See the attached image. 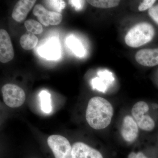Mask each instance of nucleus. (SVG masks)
I'll return each instance as SVG.
<instances>
[{"label": "nucleus", "instance_id": "1", "mask_svg": "<svg viewBox=\"0 0 158 158\" xmlns=\"http://www.w3.org/2000/svg\"><path fill=\"white\" fill-rule=\"evenodd\" d=\"M113 113V108L110 102L100 97H94L88 102L86 120L92 128L103 129L111 123Z\"/></svg>", "mask_w": 158, "mask_h": 158}, {"label": "nucleus", "instance_id": "2", "mask_svg": "<svg viewBox=\"0 0 158 158\" xmlns=\"http://www.w3.org/2000/svg\"><path fill=\"white\" fill-rule=\"evenodd\" d=\"M154 28L148 23H139L130 29L125 37L126 44L130 47H139L150 42L155 36Z\"/></svg>", "mask_w": 158, "mask_h": 158}, {"label": "nucleus", "instance_id": "3", "mask_svg": "<svg viewBox=\"0 0 158 158\" xmlns=\"http://www.w3.org/2000/svg\"><path fill=\"white\" fill-rule=\"evenodd\" d=\"M2 91L4 102L9 107H19L25 101L24 91L17 85L6 84L2 88Z\"/></svg>", "mask_w": 158, "mask_h": 158}, {"label": "nucleus", "instance_id": "4", "mask_svg": "<svg viewBox=\"0 0 158 158\" xmlns=\"http://www.w3.org/2000/svg\"><path fill=\"white\" fill-rule=\"evenodd\" d=\"M149 110L148 105L145 102H138L132 109V115L138 127L141 129L150 131L154 129L155 123L150 116L145 114Z\"/></svg>", "mask_w": 158, "mask_h": 158}, {"label": "nucleus", "instance_id": "5", "mask_svg": "<svg viewBox=\"0 0 158 158\" xmlns=\"http://www.w3.org/2000/svg\"><path fill=\"white\" fill-rule=\"evenodd\" d=\"M48 144L55 158H73L72 147L63 136L52 135L48 138Z\"/></svg>", "mask_w": 158, "mask_h": 158}, {"label": "nucleus", "instance_id": "6", "mask_svg": "<svg viewBox=\"0 0 158 158\" xmlns=\"http://www.w3.org/2000/svg\"><path fill=\"white\" fill-rule=\"evenodd\" d=\"M33 14L44 25H58L62 22V15L56 11H49L40 4L34 6Z\"/></svg>", "mask_w": 158, "mask_h": 158}, {"label": "nucleus", "instance_id": "7", "mask_svg": "<svg viewBox=\"0 0 158 158\" xmlns=\"http://www.w3.org/2000/svg\"><path fill=\"white\" fill-rule=\"evenodd\" d=\"M14 57V51L8 32L0 30V61L3 63L10 62Z\"/></svg>", "mask_w": 158, "mask_h": 158}, {"label": "nucleus", "instance_id": "8", "mask_svg": "<svg viewBox=\"0 0 158 158\" xmlns=\"http://www.w3.org/2000/svg\"><path fill=\"white\" fill-rule=\"evenodd\" d=\"M41 56L48 60H57L61 56V48L58 39L52 38L38 50Z\"/></svg>", "mask_w": 158, "mask_h": 158}, {"label": "nucleus", "instance_id": "9", "mask_svg": "<svg viewBox=\"0 0 158 158\" xmlns=\"http://www.w3.org/2000/svg\"><path fill=\"white\" fill-rule=\"evenodd\" d=\"M139 132L138 126L133 117L127 116L123 118L122 125V137L125 141L128 142H133L135 141Z\"/></svg>", "mask_w": 158, "mask_h": 158}, {"label": "nucleus", "instance_id": "10", "mask_svg": "<svg viewBox=\"0 0 158 158\" xmlns=\"http://www.w3.org/2000/svg\"><path fill=\"white\" fill-rule=\"evenodd\" d=\"M72 154L73 158H103L98 150L81 142L73 145Z\"/></svg>", "mask_w": 158, "mask_h": 158}, {"label": "nucleus", "instance_id": "11", "mask_svg": "<svg viewBox=\"0 0 158 158\" xmlns=\"http://www.w3.org/2000/svg\"><path fill=\"white\" fill-rule=\"evenodd\" d=\"M135 59L143 66L153 67L158 65V48L140 50L136 53Z\"/></svg>", "mask_w": 158, "mask_h": 158}, {"label": "nucleus", "instance_id": "12", "mask_svg": "<svg viewBox=\"0 0 158 158\" xmlns=\"http://www.w3.org/2000/svg\"><path fill=\"white\" fill-rule=\"evenodd\" d=\"M35 0H20L14 6L12 12V17L18 22L25 19L28 14L36 3Z\"/></svg>", "mask_w": 158, "mask_h": 158}, {"label": "nucleus", "instance_id": "13", "mask_svg": "<svg viewBox=\"0 0 158 158\" xmlns=\"http://www.w3.org/2000/svg\"><path fill=\"white\" fill-rule=\"evenodd\" d=\"M98 74L99 77H95L92 80L91 84L94 89H96L101 92H106L108 86L111 85L114 81L112 73L108 71L98 72Z\"/></svg>", "mask_w": 158, "mask_h": 158}, {"label": "nucleus", "instance_id": "14", "mask_svg": "<svg viewBox=\"0 0 158 158\" xmlns=\"http://www.w3.org/2000/svg\"><path fill=\"white\" fill-rule=\"evenodd\" d=\"M37 37L30 32L23 34L20 39L21 46L26 50H30L34 48L37 45Z\"/></svg>", "mask_w": 158, "mask_h": 158}, {"label": "nucleus", "instance_id": "15", "mask_svg": "<svg viewBox=\"0 0 158 158\" xmlns=\"http://www.w3.org/2000/svg\"><path fill=\"white\" fill-rule=\"evenodd\" d=\"M67 44L69 48L76 56L81 57L85 55V52L84 47L78 40L73 36L68 37Z\"/></svg>", "mask_w": 158, "mask_h": 158}, {"label": "nucleus", "instance_id": "16", "mask_svg": "<svg viewBox=\"0 0 158 158\" xmlns=\"http://www.w3.org/2000/svg\"><path fill=\"white\" fill-rule=\"evenodd\" d=\"M39 95L41 110L44 113H50L52 111L50 94L46 90H43Z\"/></svg>", "mask_w": 158, "mask_h": 158}, {"label": "nucleus", "instance_id": "17", "mask_svg": "<svg viewBox=\"0 0 158 158\" xmlns=\"http://www.w3.org/2000/svg\"><path fill=\"white\" fill-rule=\"evenodd\" d=\"M89 4L96 8L108 9L114 8L118 6L120 1L116 0H93L87 1Z\"/></svg>", "mask_w": 158, "mask_h": 158}, {"label": "nucleus", "instance_id": "18", "mask_svg": "<svg viewBox=\"0 0 158 158\" xmlns=\"http://www.w3.org/2000/svg\"><path fill=\"white\" fill-rule=\"evenodd\" d=\"M25 27L30 33L34 34H40L43 32L42 26L37 21L29 19L24 23Z\"/></svg>", "mask_w": 158, "mask_h": 158}, {"label": "nucleus", "instance_id": "19", "mask_svg": "<svg viewBox=\"0 0 158 158\" xmlns=\"http://www.w3.org/2000/svg\"><path fill=\"white\" fill-rule=\"evenodd\" d=\"M47 6L51 9L56 11L57 12H61L65 7V2L61 0H55V1H45Z\"/></svg>", "mask_w": 158, "mask_h": 158}, {"label": "nucleus", "instance_id": "20", "mask_svg": "<svg viewBox=\"0 0 158 158\" xmlns=\"http://www.w3.org/2000/svg\"><path fill=\"white\" fill-rule=\"evenodd\" d=\"M156 2L155 0H145L139 5L138 10L140 11H144L148 9H150L153 6Z\"/></svg>", "mask_w": 158, "mask_h": 158}, {"label": "nucleus", "instance_id": "21", "mask_svg": "<svg viewBox=\"0 0 158 158\" xmlns=\"http://www.w3.org/2000/svg\"><path fill=\"white\" fill-rule=\"evenodd\" d=\"M148 13L150 17L158 25V4L149 9Z\"/></svg>", "mask_w": 158, "mask_h": 158}, {"label": "nucleus", "instance_id": "22", "mask_svg": "<svg viewBox=\"0 0 158 158\" xmlns=\"http://www.w3.org/2000/svg\"><path fill=\"white\" fill-rule=\"evenodd\" d=\"M127 158H148L143 152H131L128 156Z\"/></svg>", "mask_w": 158, "mask_h": 158}, {"label": "nucleus", "instance_id": "23", "mask_svg": "<svg viewBox=\"0 0 158 158\" xmlns=\"http://www.w3.org/2000/svg\"><path fill=\"white\" fill-rule=\"evenodd\" d=\"M69 2L77 9H81L82 7V4L85 1H69Z\"/></svg>", "mask_w": 158, "mask_h": 158}]
</instances>
